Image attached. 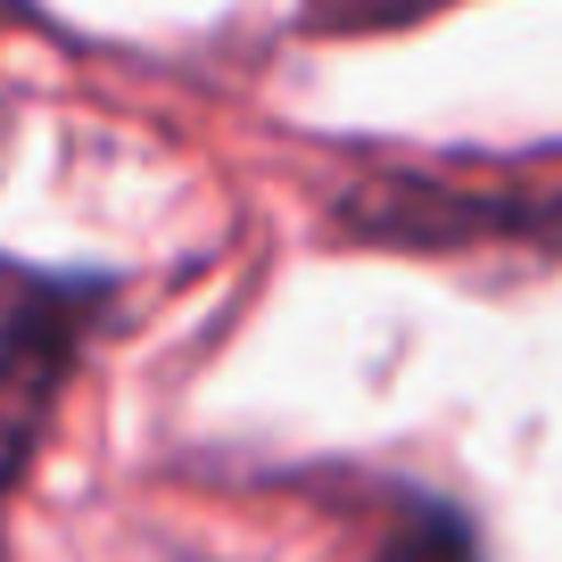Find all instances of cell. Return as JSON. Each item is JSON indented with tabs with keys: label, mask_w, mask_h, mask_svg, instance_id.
I'll return each mask as SVG.
<instances>
[{
	"label": "cell",
	"mask_w": 562,
	"mask_h": 562,
	"mask_svg": "<svg viewBox=\"0 0 562 562\" xmlns=\"http://www.w3.org/2000/svg\"><path fill=\"white\" fill-rule=\"evenodd\" d=\"M75 339H83V299L75 290H34L0 331V496L18 488V472L34 463L42 430H50Z\"/></svg>",
	"instance_id": "6da1fadb"
},
{
	"label": "cell",
	"mask_w": 562,
	"mask_h": 562,
	"mask_svg": "<svg viewBox=\"0 0 562 562\" xmlns=\"http://www.w3.org/2000/svg\"><path fill=\"white\" fill-rule=\"evenodd\" d=\"M372 562H480V554H472V529L456 513H414Z\"/></svg>",
	"instance_id": "7a4b0ae2"
}]
</instances>
